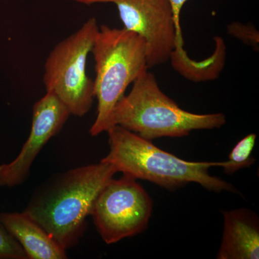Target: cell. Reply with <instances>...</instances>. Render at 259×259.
<instances>
[{
  "instance_id": "obj_4",
  "label": "cell",
  "mask_w": 259,
  "mask_h": 259,
  "mask_svg": "<svg viewBox=\"0 0 259 259\" xmlns=\"http://www.w3.org/2000/svg\"><path fill=\"white\" fill-rule=\"evenodd\" d=\"M91 53L95 61L94 95L97 112L90 134L97 136L112 127L116 104L127 87L148 69L146 45L144 39L134 32L102 25Z\"/></svg>"
},
{
  "instance_id": "obj_9",
  "label": "cell",
  "mask_w": 259,
  "mask_h": 259,
  "mask_svg": "<svg viewBox=\"0 0 259 259\" xmlns=\"http://www.w3.org/2000/svg\"><path fill=\"white\" fill-rule=\"evenodd\" d=\"M218 259H258L259 222L249 209L225 211Z\"/></svg>"
},
{
  "instance_id": "obj_3",
  "label": "cell",
  "mask_w": 259,
  "mask_h": 259,
  "mask_svg": "<svg viewBox=\"0 0 259 259\" xmlns=\"http://www.w3.org/2000/svg\"><path fill=\"white\" fill-rule=\"evenodd\" d=\"M226 122L223 113L186 111L161 91L154 74L145 70L133 82L131 93L116 104L112 126L120 125L145 139L181 138L197 130L220 128Z\"/></svg>"
},
{
  "instance_id": "obj_12",
  "label": "cell",
  "mask_w": 259,
  "mask_h": 259,
  "mask_svg": "<svg viewBox=\"0 0 259 259\" xmlns=\"http://www.w3.org/2000/svg\"><path fill=\"white\" fill-rule=\"evenodd\" d=\"M256 135L248 134L235 146L228 156V160L221 162V166L228 175L243 168H248L254 163L255 159L251 154L254 148Z\"/></svg>"
},
{
  "instance_id": "obj_13",
  "label": "cell",
  "mask_w": 259,
  "mask_h": 259,
  "mask_svg": "<svg viewBox=\"0 0 259 259\" xmlns=\"http://www.w3.org/2000/svg\"><path fill=\"white\" fill-rule=\"evenodd\" d=\"M0 259H28L21 245L0 220Z\"/></svg>"
},
{
  "instance_id": "obj_15",
  "label": "cell",
  "mask_w": 259,
  "mask_h": 259,
  "mask_svg": "<svg viewBox=\"0 0 259 259\" xmlns=\"http://www.w3.org/2000/svg\"><path fill=\"white\" fill-rule=\"evenodd\" d=\"M168 1L171 5L175 29H176V46H175V50H183L184 40L182 36V27L180 25V16L182 8L188 0H168Z\"/></svg>"
},
{
  "instance_id": "obj_1",
  "label": "cell",
  "mask_w": 259,
  "mask_h": 259,
  "mask_svg": "<svg viewBox=\"0 0 259 259\" xmlns=\"http://www.w3.org/2000/svg\"><path fill=\"white\" fill-rule=\"evenodd\" d=\"M116 173L100 161L60 174L37 189L23 212L68 249L77 244L97 195Z\"/></svg>"
},
{
  "instance_id": "obj_5",
  "label": "cell",
  "mask_w": 259,
  "mask_h": 259,
  "mask_svg": "<svg viewBox=\"0 0 259 259\" xmlns=\"http://www.w3.org/2000/svg\"><path fill=\"white\" fill-rule=\"evenodd\" d=\"M99 30L96 18L87 20L72 35L59 42L46 61L44 81L66 105L71 115L82 117L93 107L94 81L87 62Z\"/></svg>"
},
{
  "instance_id": "obj_10",
  "label": "cell",
  "mask_w": 259,
  "mask_h": 259,
  "mask_svg": "<svg viewBox=\"0 0 259 259\" xmlns=\"http://www.w3.org/2000/svg\"><path fill=\"white\" fill-rule=\"evenodd\" d=\"M0 220L29 259L67 258L66 250L41 226L22 212H3Z\"/></svg>"
},
{
  "instance_id": "obj_2",
  "label": "cell",
  "mask_w": 259,
  "mask_h": 259,
  "mask_svg": "<svg viewBox=\"0 0 259 259\" xmlns=\"http://www.w3.org/2000/svg\"><path fill=\"white\" fill-rule=\"evenodd\" d=\"M107 133L110 151L101 161L113 165L117 172L168 190L197 183L213 192H237L231 184L209 175V168L221 166V162L185 161L120 125L112 126Z\"/></svg>"
},
{
  "instance_id": "obj_7",
  "label": "cell",
  "mask_w": 259,
  "mask_h": 259,
  "mask_svg": "<svg viewBox=\"0 0 259 259\" xmlns=\"http://www.w3.org/2000/svg\"><path fill=\"white\" fill-rule=\"evenodd\" d=\"M91 5L112 3L124 28L143 37L148 69L169 61L176 46V29L168 0H71Z\"/></svg>"
},
{
  "instance_id": "obj_6",
  "label": "cell",
  "mask_w": 259,
  "mask_h": 259,
  "mask_svg": "<svg viewBox=\"0 0 259 259\" xmlns=\"http://www.w3.org/2000/svg\"><path fill=\"white\" fill-rule=\"evenodd\" d=\"M153 202L144 187L129 175L105 185L97 195L90 215L107 244H113L147 228Z\"/></svg>"
},
{
  "instance_id": "obj_8",
  "label": "cell",
  "mask_w": 259,
  "mask_h": 259,
  "mask_svg": "<svg viewBox=\"0 0 259 259\" xmlns=\"http://www.w3.org/2000/svg\"><path fill=\"white\" fill-rule=\"evenodd\" d=\"M71 115L52 92L34 105L32 127L28 139L13 161L0 165V187H14L28 178L30 167L49 140L59 134Z\"/></svg>"
},
{
  "instance_id": "obj_11",
  "label": "cell",
  "mask_w": 259,
  "mask_h": 259,
  "mask_svg": "<svg viewBox=\"0 0 259 259\" xmlns=\"http://www.w3.org/2000/svg\"><path fill=\"white\" fill-rule=\"evenodd\" d=\"M215 50L214 54L205 60L198 61L190 57L175 68L186 79L197 81L216 79L224 66L226 60V45L221 37H214Z\"/></svg>"
},
{
  "instance_id": "obj_14",
  "label": "cell",
  "mask_w": 259,
  "mask_h": 259,
  "mask_svg": "<svg viewBox=\"0 0 259 259\" xmlns=\"http://www.w3.org/2000/svg\"><path fill=\"white\" fill-rule=\"evenodd\" d=\"M227 32L232 37L258 51L259 32L252 24L233 22L227 25Z\"/></svg>"
}]
</instances>
